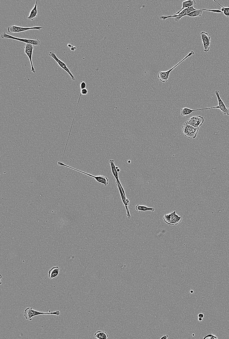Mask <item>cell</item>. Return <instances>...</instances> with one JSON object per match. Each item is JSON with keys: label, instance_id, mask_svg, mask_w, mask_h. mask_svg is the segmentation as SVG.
I'll use <instances>...</instances> for the list:
<instances>
[{"label": "cell", "instance_id": "cell-1", "mask_svg": "<svg viewBox=\"0 0 229 339\" xmlns=\"http://www.w3.org/2000/svg\"><path fill=\"white\" fill-rule=\"evenodd\" d=\"M50 315L59 316L60 312L59 311L54 312H51L49 311L47 312H43L37 311L33 309L32 308H27L25 310L24 316L27 320L30 321L32 320L33 318L35 316L42 315Z\"/></svg>", "mask_w": 229, "mask_h": 339}, {"label": "cell", "instance_id": "cell-2", "mask_svg": "<svg viewBox=\"0 0 229 339\" xmlns=\"http://www.w3.org/2000/svg\"><path fill=\"white\" fill-rule=\"evenodd\" d=\"M163 219L167 224L170 225H177L181 222L182 216H179L175 211L168 214H165Z\"/></svg>", "mask_w": 229, "mask_h": 339}, {"label": "cell", "instance_id": "cell-3", "mask_svg": "<svg viewBox=\"0 0 229 339\" xmlns=\"http://www.w3.org/2000/svg\"><path fill=\"white\" fill-rule=\"evenodd\" d=\"M57 163L58 165H59L68 167V168L72 169L75 170H76V171H79V172L85 174L89 176V177L93 178H94L97 182L103 184L105 185L106 186L109 185V178H108L107 177L104 176L103 175H99L97 176H94L90 174L84 172V171H83L80 170H78L73 168L72 167L69 166L68 165L64 164V163H62V161H58L57 162Z\"/></svg>", "mask_w": 229, "mask_h": 339}, {"label": "cell", "instance_id": "cell-4", "mask_svg": "<svg viewBox=\"0 0 229 339\" xmlns=\"http://www.w3.org/2000/svg\"><path fill=\"white\" fill-rule=\"evenodd\" d=\"M194 51H191L188 54V55H187L184 58V59H183L181 61L179 62L175 66L172 68L167 71H161V72L158 73L157 75V77L162 82L164 83L167 82L168 81L170 73H171L172 71L177 67L178 66L181 64L182 62L185 60L188 57L194 55Z\"/></svg>", "mask_w": 229, "mask_h": 339}, {"label": "cell", "instance_id": "cell-5", "mask_svg": "<svg viewBox=\"0 0 229 339\" xmlns=\"http://www.w3.org/2000/svg\"><path fill=\"white\" fill-rule=\"evenodd\" d=\"M182 131L185 136L189 139H195L197 136L199 128H195L186 122L182 127Z\"/></svg>", "mask_w": 229, "mask_h": 339}, {"label": "cell", "instance_id": "cell-6", "mask_svg": "<svg viewBox=\"0 0 229 339\" xmlns=\"http://www.w3.org/2000/svg\"><path fill=\"white\" fill-rule=\"evenodd\" d=\"M2 39H9L18 41L26 44H30L35 46H39L40 44V41L38 39L36 40L23 39L16 37L11 35H8L5 32H3L1 35Z\"/></svg>", "mask_w": 229, "mask_h": 339}, {"label": "cell", "instance_id": "cell-7", "mask_svg": "<svg viewBox=\"0 0 229 339\" xmlns=\"http://www.w3.org/2000/svg\"><path fill=\"white\" fill-rule=\"evenodd\" d=\"M197 9H195L193 7H190L186 8V9L183 10L180 14L176 15H173L169 16H162L160 17V18L163 20H165L167 19L171 18H175V21L177 22H178L179 21L180 19L183 17L186 16L187 15H188L191 12H192L196 10Z\"/></svg>", "mask_w": 229, "mask_h": 339}, {"label": "cell", "instance_id": "cell-8", "mask_svg": "<svg viewBox=\"0 0 229 339\" xmlns=\"http://www.w3.org/2000/svg\"><path fill=\"white\" fill-rule=\"evenodd\" d=\"M49 55L50 56L52 57L53 59L56 62L58 65H59L62 69H64L69 75L72 80L74 81L76 80L72 72H71L70 70L68 67L67 66H66L64 62L62 61L57 57L56 53L55 52L51 51L50 52Z\"/></svg>", "mask_w": 229, "mask_h": 339}, {"label": "cell", "instance_id": "cell-9", "mask_svg": "<svg viewBox=\"0 0 229 339\" xmlns=\"http://www.w3.org/2000/svg\"><path fill=\"white\" fill-rule=\"evenodd\" d=\"M205 119L203 117L198 115L193 116L187 120L186 122L195 128H199L202 125Z\"/></svg>", "mask_w": 229, "mask_h": 339}, {"label": "cell", "instance_id": "cell-10", "mask_svg": "<svg viewBox=\"0 0 229 339\" xmlns=\"http://www.w3.org/2000/svg\"><path fill=\"white\" fill-rule=\"evenodd\" d=\"M43 28V27H35L30 28L22 27H18L13 25L8 28V31L11 33H17L30 30H40Z\"/></svg>", "mask_w": 229, "mask_h": 339}, {"label": "cell", "instance_id": "cell-11", "mask_svg": "<svg viewBox=\"0 0 229 339\" xmlns=\"http://www.w3.org/2000/svg\"><path fill=\"white\" fill-rule=\"evenodd\" d=\"M34 45L30 44H26L24 47V52L28 57L30 59L31 65V72L33 73H36V70L33 66L32 60V57L33 50H34Z\"/></svg>", "mask_w": 229, "mask_h": 339}, {"label": "cell", "instance_id": "cell-12", "mask_svg": "<svg viewBox=\"0 0 229 339\" xmlns=\"http://www.w3.org/2000/svg\"><path fill=\"white\" fill-rule=\"evenodd\" d=\"M204 46V51L207 52L210 49L211 44V38L209 34L205 31L202 32L200 34Z\"/></svg>", "mask_w": 229, "mask_h": 339}, {"label": "cell", "instance_id": "cell-13", "mask_svg": "<svg viewBox=\"0 0 229 339\" xmlns=\"http://www.w3.org/2000/svg\"><path fill=\"white\" fill-rule=\"evenodd\" d=\"M116 184L118 188L122 202L126 209L127 216L129 219H130L131 217L128 208V206L130 204V201L127 198L126 196H125L123 194L121 187L117 181H116Z\"/></svg>", "mask_w": 229, "mask_h": 339}, {"label": "cell", "instance_id": "cell-14", "mask_svg": "<svg viewBox=\"0 0 229 339\" xmlns=\"http://www.w3.org/2000/svg\"><path fill=\"white\" fill-rule=\"evenodd\" d=\"M215 93L217 96L218 103V106H217V109H218L221 111L224 115H228V109L221 98H220L219 95V91L218 90H216L215 92Z\"/></svg>", "mask_w": 229, "mask_h": 339}, {"label": "cell", "instance_id": "cell-15", "mask_svg": "<svg viewBox=\"0 0 229 339\" xmlns=\"http://www.w3.org/2000/svg\"><path fill=\"white\" fill-rule=\"evenodd\" d=\"M109 162L110 163V164L112 173V174H113V175L114 176V177L116 179V181H117L119 183L121 187L123 194L125 196H126V193H125L124 190L123 189V188L122 185L121 183L119 181V178L118 172L117 169H116V166L115 165L114 163V161L113 160H110L109 161Z\"/></svg>", "mask_w": 229, "mask_h": 339}, {"label": "cell", "instance_id": "cell-16", "mask_svg": "<svg viewBox=\"0 0 229 339\" xmlns=\"http://www.w3.org/2000/svg\"><path fill=\"white\" fill-rule=\"evenodd\" d=\"M212 109H215V107L207 108H206L201 109H199L197 110H192L190 109L184 107L182 109L181 111V115L182 116H188L192 113V112L194 111H200L204 110H208Z\"/></svg>", "mask_w": 229, "mask_h": 339}, {"label": "cell", "instance_id": "cell-17", "mask_svg": "<svg viewBox=\"0 0 229 339\" xmlns=\"http://www.w3.org/2000/svg\"><path fill=\"white\" fill-rule=\"evenodd\" d=\"M60 270V268L57 266L52 267L49 271V278L51 279L56 278L59 275Z\"/></svg>", "mask_w": 229, "mask_h": 339}, {"label": "cell", "instance_id": "cell-18", "mask_svg": "<svg viewBox=\"0 0 229 339\" xmlns=\"http://www.w3.org/2000/svg\"><path fill=\"white\" fill-rule=\"evenodd\" d=\"M196 2L194 0H189V1L183 2L182 3V7L181 9L174 15H177L180 14L183 10H184L187 8L193 7L194 5H196Z\"/></svg>", "mask_w": 229, "mask_h": 339}, {"label": "cell", "instance_id": "cell-19", "mask_svg": "<svg viewBox=\"0 0 229 339\" xmlns=\"http://www.w3.org/2000/svg\"><path fill=\"white\" fill-rule=\"evenodd\" d=\"M136 210L140 212L141 211H150L152 212H154L155 210L154 208L151 207H148V206H144V205H142L138 204L136 205L135 207Z\"/></svg>", "mask_w": 229, "mask_h": 339}, {"label": "cell", "instance_id": "cell-20", "mask_svg": "<svg viewBox=\"0 0 229 339\" xmlns=\"http://www.w3.org/2000/svg\"><path fill=\"white\" fill-rule=\"evenodd\" d=\"M37 2H38V1L37 0V1H36L34 7L33 8V9L31 10L30 15H29V16L28 17L27 19L29 20L33 21V20H34L37 16Z\"/></svg>", "mask_w": 229, "mask_h": 339}, {"label": "cell", "instance_id": "cell-21", "mask_svg": "<svg viewBox=\"0 0 229 339\" xmlns=\"http://www.w3.org/2000/svg\"><path fill=\"white\" fill-rule=\"evenodd\" d=\"M95 338L99 339H107L109 337V335L105 331H98L94 334Z\"/></svg>", "mask_w": 229, "mask_h": 339}, {"label": "cell", "instance_id": "cell-22", "mask_svg": "<svg viewBox=\"0 0 229 339\" xmlns=\"http://www.w3.org/2000/svg\"><path fill=\"white\" fill-rule=\"evenodd\" d=\"M214 1L218 3L221 7H222V8H221V11L223 12L225 16H226L227 17L229 18V6L227 7H224L221 5L218 2L215 1V0H214Z\"/></svg>", "mask_w": 229, "mask_h": 339}, {"label": "cell", "instance_id": "cell-23", "mask_svg": "<svg viewBox=\"0 0 229 339\" xmlns=\"http://www.w3.org/2000/svg\"><path fill=\"white\" fill-rule=\"evenodd\" d=\"M218 338L217 337L212 334H207L203 338L204 339H217Z\"/></svg>", "mask_w": 229, "mask_h": 339}, {"label": "cell", "instance_id": "cell-24", "mask_svg": "<svg viewBox=\"0 0 229 339\" xmlns=\"http://www.w3.org/2000/svg\"><path fill=\"white\" fill-rule=\"evenodd\" d=\"M89 91L87 89H84L81 90V95H86L88 94Z\"/></svg>", "mask_w": 229, "mask_h": 339}, {"label": "cell", "instance_id": "cell-25", "mask_svg": "<svg viewBox=\"0 0 229 339\" xmlns=\"http://www.w3.org/2000/svg\"><path fill=\"white\" fill-rule=\"evenodd\" d=\"M86 83L84 81H82L80 84V87L81 90L86 89Z\"/></svg>", "mask_w": 229, "mask_h": 339}, {"label": "cell", "instance_id": "cell-26", "mask_svg": "<svg viewBox=\"0 0 229 339\" xmlns=\"http://www.w3.org/2000/svg\"><path fill=\"white\" fill-rule=\"evenodd\" d=\"M169 336L167 334L164 335L163 337L160 338L161 339H167Z\"/></svg>", "mask_w": 229, "mask_h": 339}, {"label": "cell", "instance_id": "cell-27", "mask_svg": "<svg viewBox=\"0 0 229 339\" xmlns=\"http://www.w3.org/2000/svg\"><path fill=\"white\" fill-rule=\"evenodd\" d=\"M198 317L199 318H203L204 317V315L203 314V313H200L198 315Z\"/></svg>", "mask_w": 229, "mask_h": 339}, {"label": "cell", "instance_id": "cell-28", "mask_svg": "<svg viewBox=\"0 0 229 339\" xmlns=\"http://www.w3.org/2000/svg\"><path fill=\"white\" fill-rule=\"evenodd\" d=\"M77 49L76 47H74V46H73V47L70 48L71 50V51H74L75 50Z\"/></svg>", "mask_w": 229, "mask_h": 339}, {"label": "cell", "instance_id": "cell-29", "mask_svg": "<svg viewBox=\"0 0 229 339\" xmlns=\"http://www.w3.org/2000/svg\"><path fill=\"white\" fill-rule=\"evenodd\" d=\"M68 47L69 48H72V47H73V46H74V45L73 44H68Z\"/></svg>", "mask_w": 229, "mask_h": 339}, {"label": "cell", "instance_id": "cell-30", "mask_svg": "<svg viewBox=\"0 0 229 339\" xmlns=\"http://www.w3.org/2000/svg\"><path fill=\"white\" fill-rule=\"evenodd\" d=\"M198 320H199V321H202V318H199Z\"/></svg>", "mask_w": 229, "mask_h": 339}, {"label": "cell", "instance_id": "cell-31", "mask_svg": "<svg viewBox=\"0 0 229 339\" xmlns=\"http://www.w3.org/2000/svg\"><path fill=\"white\" fill-rule=\"evenodd\" d=\"M190 292L191 294H193L194 292V291L192 290H191L190 291Z\"/></svg>", "mask_w": 229, "mask_h": 339}, {"label": "cell", "instance_id": "cell-32", "mask_svg": "<svg viewBox=\"0 0 229 339\" xmlns=\"http://www.w3.org/2000/svg\"><path fill=\"white\" fill-rule=\"evenodd\" d=\"M228 116H229V106H228Z\"/></svg>", "mask_w": 229, "mask_h": 339}, {"label": "cell", "instance_id": "cell-33", "mask_svg": "<svg viewBox=\"0 0 229 339\" xmlns=\"http://www.w3.org/2000/svg\"><path fill=\"white\" fill-rule=\"evenodd\" d=\"M117 171H118V172H119L120 171V170L119 168H118V169H117Z\"/></svg>", "mask_w": 229, "mask_h": 339}, {"label": "cell", "instance_id": "cell-34", "mask_svg": "<svg viewBox=\"0 0 229 339\" xmlns=\"http://www.w3.org/2000/svg\"><path fill=\"white\" fill-rule=\"evenodd\" d=\"M128 163H131V161H128Z\"/></svg>", "mask_w": 229, "mask_h": 339}, {"label": "cell", "instance_id": "cell-35", "mask_svg": "<svg viewBox=\"0 0 229 339\" xmlns=\"http://www.w3.org/2000/svg\"><path fill=\"white\" fill-rule=\"evenodd\" d=\"M192 336H195V334H192Z\"/></svg>", "mask_w": 229, "mask_h": 339}]
</instances>
